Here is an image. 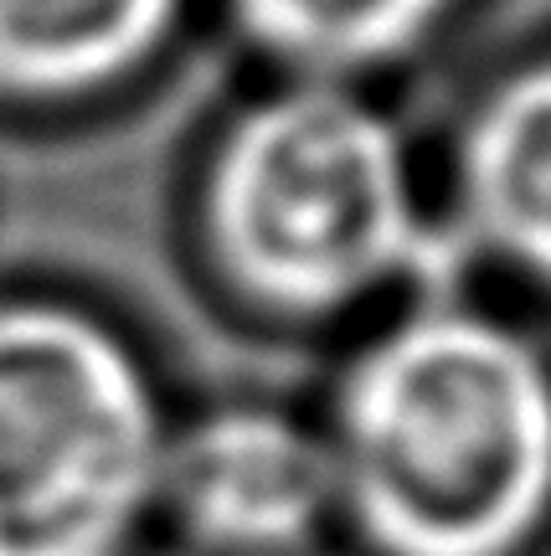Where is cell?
<instances>
[{"mask_svg": "<svg viewBox=\"0 0 551 556\" xmlns=\"http://www.w3.org/2000/svg\"><path fill=\"white\" fill-rule=\"evenodd\" d=\"M320 438L361 556H531L551 531V356L443 289L346 356Z\"/></svg>", "mask_w": 551, "mask_h": 556, "instance_id": "6da1fadb", "label": "cell"}, {"mask_svg": "<svg viewBox=\"0 0 551 556\" xmlns=\"http://www.w3.org/2000/svg\"><path fill=\"white\" fill-rule=\"evenodd\" d=\"M197 248L233 304L315 330L428 294L453 242L413 150L366 88L274 78L233 109L197 176Z\"/></svg>", "mask_w": 551, "mask_h": 556, "instance_id": "7a4b0ae2", "label": "cell"}, {"mask_svg": "<svg viewBox=\"0 0 551 556\" xmlns=\"http://www.w3.org/2000/svg\"><path fill=\"white\" fill-rule=\"evenodd\" d=\"M171 422L114 319L73 299H0V556H139Z\"/></svg>", "mask_w": 551, "mask_h": 556, "instance_id": "3957f363", "label": "cell"}, {"mask_svg": "<svg viewBox=\"0 0 551 556\" xmlns=\"http://www.w3.org/2000/svg\"><path fill=\"white\" fill-rule=\"evenodd\" d=\"M155 526L197 556H310L335 536L320 422L274 402H217L176 417Z\"/></svg>", "mask_w": 551, "mask_h": 556, "instance_id": "277c9868", "label": "cell"}, {"mask_svg": "<svg viewBox=\"0 0 551 556\" xmlns=\"http://www.w3.org/2000/svg\"><path fill=\"white\" fill-rule=\"evenodd\" d=\"M443 232L551 294V52L500 73L459 119Z\"/></svg>", "mask_w": 551, "mask_h": 556, "instance_id": "5b68a950", "label": "cell"}, {"mask_svg": "<svg viewBox=\"0 0 551 556\" xmlns=\"http://www.w3.org/2000/svg\"><path fill=\"white\" fill-rule=\"evenodd\" d=\"M180 21L186 0H0V109L114 99L171 52Z\"/></svg>", "mask_w": 551, "mask_h": 556, "instance_id": "8992f818", "label": "cell"}, {"mask_svg": "<svg viewBox=\"0 0 551 556\" xmlns=\"http://www.w3.org/2000/svg\"><path fill=\"white\" fill-rule=\"evenodd\" d=\"M464 0H222L237 41L289 83L372 88L443 37Z\"/></svg>", "mask_w": 551, "mask_h": 556, "instance_id": "52a82bcc", "label": "cell"}]
</instances>
